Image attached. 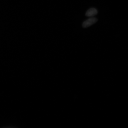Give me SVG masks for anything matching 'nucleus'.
<instances>
[{"mask_svg":"<svg viewBox=\"0 0 128 128\" xmlns=\"http://www.w3.org/2000/svg\"><path fill=\"white\" fill-rule=\"evenodd\" d=\"M97 21V19L95 18H91L84 22L82 24V26L84 28H88L96 23Z\"/></svg>","mask_w":128,"mask_h":128,"instance_id":"obj_1","label":"nucleus"},{"mask_svg":"<svg viewBox=\"0 0 128 128\" xmlns=\"http://www.w3.org/2000/svg\"><path fill=\"white\" fill-rule=\"evenodd\" d=\"M98 11L95 8H92L90 9L86 12V15L87 16L92 17L96 15Z\"/></svg>","mask_w":128,"mask_h":128,"instance_id":"obj_2","label":"nucleus"}]
</instances>
